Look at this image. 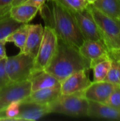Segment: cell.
I'll use <instances>...</instances> for the list:
<instances>
[{
    "instance_id": "1",
    "label": "cell",
    "mask_w": 120,
    "mask_h": 121,
    "mask_svg": "<svg viewBox=\"0 0 120 121\" xmlns=\"http://www.w3.org/2000/svg\"><path fill=\"white\" fill-rule=\"evenodd\" d=\"M47 2L39 9L45 26L52 28L59 38L79 48L85 39L78 26L74 12L55 0Z\"/></svg>"
},
{
    "instance_id": "2",
    "label": "cell",
    "mask_w": 120,
    "mask_h": 121,
    "mask_svg": "<svg viewBox=\"0 0 120 121\" xmlns=\"http://www.w3.org/2000/svg\"><path fill=\"white\" fill-rule=\"evenodd\" d=\"M82 69H91L90 61L81 55L78 48L58 38L56 52L45 70L61 83L71 74Z\"/></svg>"
},
{
    "instance_id": "3",
    "label": "cell",
    "mask_w": 120,
    "mask_h": 121,
    "mask_svg": "<svg viewBox=\"0 0 120 121\" xmlns=\"http://www.w3.org/2000/svg\"><path fill=\"white\" fill-rule=\"evenodd\" d=\"M50 113H59L74 118L88 117V100L83 92L62 94L49 106Z\"/></svg>"
},
{
    "instance_id": "4",
    "label": "cell",
    "mask_w": 120,
    "mask_h": 121,
    "mask_svg": "<svg viewBox=\"0 0 120 121\" xmlns=\"http://www.w3.org/2000/svg\"><path fill=\"white\" fill-rule=\"evenodd\" d=\"M88 7L93 14L107 48L110 51L115 49L120 32V21L104 14L92 4H88Z\"/></svg>"
},
{
    "instance_id": "5",
    "label": "cell",
    "mask_w": 120,
    "mask_h": 121,
    "mask_svg": "<svg viewBox=\"0 0 120 121\" xmlns=\"http://www.w3.org/2000/svg\"><path fill=\"white\" fill-rule=\"evenodd\" d=\"M34 59L22 52L14 56L6 57L5 69L9 80L11 82L28 80L33 72Z\"/></svg>"
},
{
    "instance_id": "6",
    "label": "cell",
    "mask_w": 120,
    "mask_h": 121,
    "mask_svg": "<svg viewBox=\"0 0 120 121\" xmlns=\"http://www.w3.org/2000/svg\"><path fill=\"white\" fill-rule=\"evenodd\" d=\"M58 44V37L54 30L49 26L44 28L42 40L34 59L33 72L45 70L52 59Z\"/></svg>"
},
{
    "instance_id": "7",
    "label": "cell",
    "mask_w": 120,
    "mask_h": 121,
    "mask_svg": "<svg viewBox=\"0 0 120 121\" xmlns=\"http://www.w3.org/2000/svg\"><path fill=\"white\" fill-rule=\"evenodd\" d=\"M31 92L29 80L21 82H10L0 89V111L13 101H22Z\"/></svg>"
},
{
    "instance_id": "8",
    "label": "cell",
    "mask_w": 120,
    "mask_h": 121,
    "mask_svg": "<svg viewBox=\"0 0 120 121\" xmlns=\"http://www.w3.org/2000/svg\"><path fill=\"white\" fill-rule=\"evenodd\" d=\"M74 14L85 40H100L103 42L102 34L88 5L83 9L74 12Z\"/></svg>"
},
{
    "instance_id": "9",
    "label": "cell",
    "mask_w": 120,
    "mask_h": 121,
    "mask_svg": "<svg viewBox=\"0 0 120 121\" xmlns=\"http://www.w3.org/2000/svg\"><path fill=\"white\" fill-rule=\"evenodd\" d=\"M79 50L83 57L90 61L91 69L96 63L110 58V50L103 41L84 40Z\"/></svg>"
},
{
    "instance_id": "10",
    "label": "cell",
    "mask_w": 120,
    "mask_h": 121,
    "mask_svg": "<svg viewBox=\"0 0 120 121\" xmlns=\"http://www.w3.org/2000/svg\"><path fill=\"white\" fill-rule=\"evenodd\" d=\"M88 72V69H82L64 79L60 84L61 94H72L83 92L92 82Z\"/></svg>"
},
{
    "instance_id": "11",
    "label": "cell",
    "mask_w": 120,
    "mask_h": 121,
    "mask_svg": "<svg viewBox=\"0 0 120 121\" xmlns=\"http://www.w3.org/2000/svg\"><path fill=\"white\" fill-rule=\"evenodd\" d=\"M115 86V84L105 81L92 82L83 91V94L88 101L104 104Z\"/></svg>"
},
{
    "instance_id": "12",
    "label": "cell",
    "mask_w": 120,
    "mask_h": 121,
    "mask_svg": "<svg viewBox=\"0 0 120 121\" xmlns=\"http://www.w3.org/2000/svg\"><path fill=\"white\" fill-rule=\"evenodd\" d=\"M49 113L48 106L21 101L20 111L15 121H37Z\"/></svg>"
},
{
    "instance_id": "13",
    "label": "cell",
    "mask_w": 120,
    "mask_h": 121,
    "mask_svg": "<svg viewBox=\"0 0 120 121\" xmlns=\"http://www.w3.org/2000/svg\"><path fill=\"white\" fill-rule=\"evenodd\" d=\"M43 32L44 28L41 24H29L26 41L22 52L35 58L42 40Z\"/></svg>"
},
{
    "instance_id": "14",
    "label": "cell",
    "mask_w": 120,
    "mask_h": 121,
    "mask_svg": "<svg viewBox=\"0 0 120 121\" xmlns=\"http://www.w3.org/2000/svg\"><path fill=\"white\" fill-rule=\"evenodd\" d=\"M88 117L120 121V111L103 103L88 101Z\"/></svg>"
},
{
    "instance_id": "15",
    "label": "cell",
    "mask_w": 120,
    "mask_h": 121,
    "mask_svg": "<svg viewBox=\"0 0 120 121\" xmlns=\"http://www.w3.org/2000/svg\"><path fill=\"white\" fill-rule=\"evenodd\" d=\"M60 95L61 89L60 86H59L31 91L30 95L21 101L32 102L40 105L49 106Z\"/></svg>"
},
{
    "instance_id": "16",
    "label": "cell",
    "mask_w": 120,
    "mask_h": 121,
    "mask_svg": "<svg viewBox=\"0 0 120 121\" xmlns=\"http://www.w3.org/2000/svg\"><path fill=\"white\" fill-rule=\"evenodd\" d=\"M28 80L31 84V91L60 86V82L45 70L33 72Z\"/></svg>"
},
{
    "instance_id": "17",
    "label": "cell",
    "mask_w": 120,
    "mask_h": 121,
    "mask_svg": "<svg viewBox=\"0 0 120 121\" xmlns=\"http://www.w3.org/2000/svg\"><path fill=\"white\" fill-rule=\"evenodd\" d=\"M39 8L27 4L11 6L9 11L10 16L21 23H28L36 16Z\"/></svg>"
},
{
    "instance_id": "18",
    "label": "cell",
    "mask_w": 120,
    "mask_h": 121,
    "mask_svg": "<svg viewBox=\"0 0 120 121\" xmlns=\"http://www.w3.org/2000/svg\"><path fill=\"white\" fill-rule=\"evenodd\" d=\"M92 4L108 16L120 21V0H95Z\"/></svg>"
},
{
    "instance_id": "19",
    "label": "cell",
    "mask_w": 120,
    "mask_h": 121,
    "mask_svg": "<svg viewBox=\"0 0 120 121\" xmlns=\"http://www.w3.org/2000/svg\"><path fill=\"white\" fill-rule=\"evenodd\" d=\"M28 23H23L4 38L6 43H13L22 52L24 49L28 32Z\"/></svg>"
},
{
    "instance_id": "20",
    "label": "cell",
    "mask_w": 120,
    "mask_h": 121,
    "mask_svg": "<svg viewBox=\"0 0 120 121\" xmlns=\"http://www.w3.org/2000/svg\"><path fill=\"white\" fill-rule=\"evenodd\" d=\"M23 23H18L12 18L9 14L0 18V40H4L13 31Z\"/></svg>"
},
{
    "instance_id": "21",
    "label": "cell",
    "mask_w": 120,
    "mask_h": 121,
    "mask_svg": "<svg viewBox=\"0 0 120 121\" xmlns=\"http://www.w3.org/2000/svg\"><path fill=\"white\" fill-rule=\"evenodd\" d=\"M111 59L110 58L100 61L94 65L91 69L93 71V82L104 81L111 67Z\"/></svg>"
},
{
    "instance_id": "22",
    "label": "cell",
    "mask_w": 120,
    "mask_h": 121,
    "mask_svg": "<svg viewBox=\"0 0 120 121\" xmlns=\"http://www.w3.org/2000/svg\"><path fill=\"white\" fill-rule=\"evenodd\" d=\"M111 59V67L104 81L120 85V60L110 54Z\"/></svg>"
},
{
    "instance_id": "23",
    "label": "cell",
    "mask_w": 120,
    "mask_h": 121,
    "mask_svg": "<svg viewBox=\"0 0 120 121\" xmlns=\"http://www.w3.org/2000/svg\"><path fill=\"white\" fill-rule=\"evenodd\" d=\"M61 5L71 11L76 12L85 9L88 4L86 0H55Z\"/></svg>"
},
{
    "instance_id": "24",
    "label": "cell",
    "mask_w": 120,
    "mask_h": 121,
    "mask_svg": "<svg viewBox=\"0 0 120 121\" xmlns=\"http://www.w3.org/2000/svg\"><path fill=\"white\" fill-rule=\"evenodd\" d=\"M104 104L120 111V85H116Z\"/></svg>"
},
{
    "instance_id": "25",
    "label": "cell",
    "mask_w": 120,
    "mask_h": 121,
    "mask_svg": "<svg viewBox=\"0 0 120 121\" xmlns=\"http://www.w3.org/2000/svg\"><path fill=\"white\" fill-rule=\"evenodd\" d=\"M6 57L2 58L0 60V89L5 85L8 84V83L11 82L6 74V69H5V62H6Z\"/></svg>"
},
{
    "instance_id": "26",
    "label": "cell",
    "mask_w": 120,
    "mask_h": 121,
    "mask_svg": "<svg viewBox=\"0 0 120 121\" xmlns=\"http://www.w3.org/2000/svg\"><path fill=\"white\" fill-rule=\"evenodd\" d=\"M13 0H0V18L9 14Z\"/></svg>"
},
{
    "instance_id": "27",
    "label": "cell",
    "mask_w": 120,
    "mask_h": 121,
    "mask_svg": "<svg viewBox=\"0 0 120 121\" xmlns=\"http://www.w3.org/2000/svg\"><path fill=\"white\" fill-rule=\"evenodd\" d=\"M50 0H28L25 4H30L32 6H35L36 7H38L39 9L46 2H47Z\"/></svg>"
},
{
    "instance_id": "28",
    "label": "cell",
    "mask_w": 120,
    "mask_h": 121,
    "mask_svg": "<svg viewBox=\"0 0 120 121\" xmlns=\"http://www.w3.org/2000/svg\"><path fill=\"white\" fill-rule=\"evenodd\" d=\"M6 44V42L5 41L4 39L0 40V57L1 58H4L7 57L6 49H5Z\"/></svg>"
},
{
    "instance_id": "29",
    "label": "cell",
    "mask_w": 120,
    "mask_h": 121,
    "mask_svg": "<svg viewBox=\"0 0 120 121\" xmlns=\"http://www.w3.org/2000/svg\"><path fill=\"white\" fill-rule=\"evenodd\" d=\"M110 54L120 60V49H114L110 51Z\"/></svg>"
},
{
    "instance_id": "30",
    "label": "cell",
    "mask_w": 120,
    "mask_h": 121,
    "mask_svg": "<svg viewBox=\"0 0 120 121\" xmlns=\"http://www.w3.org/2000/svg\"><path fill=\"white\" fill-rule=\"evenodd\" d=\"M27 1L28 0H13V1L11 3V6H14L23 4H25Z\"/></svg>"
},
{
    "instance_id": "31",
    "label": "cell",
    "mask_w": 120,
    "mask_h": 121,
    "mask_svg": "<svg viewBox=\"0 0 120 121\" xmlns=\"http://www.w3.org/2000/svg\"><path fill=\"white\" fill-rule=\"evenodd\" d=\"M115 49H120V32L118 35V38H117V47Z\"/></svg>"
},
{
    "instance_id": "32",
    "label": "cell",
    "mask_w": 120,
    "mask_h": 121,
    "mask_svg": "<svg viewBox=\"0 0 120 121\" xmlns=\"http://www.w3.org/2000/svg\"><path fill=\"white\" fill-rule=\"evenodd\" d=\"M95 0H86V1L88 2V4H93Z\"/></svg>"
},
{
    "instance_id": "33",
    "label": "cell",
    "mask_w": 120,
    "mask_h": 121,
    "mask_svg": "<svg viewBox=\"0 0 120 121\" xmlns=\"http://www.w3.org/2000/svg\"><path fill=\"white\" fill-rule=\"evenodd\" d=\"M1 59H2V58H1V57H0V60H1Z\"/></svg>"
}]
</instances>
